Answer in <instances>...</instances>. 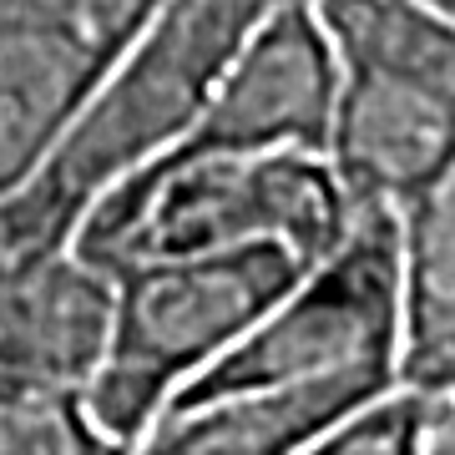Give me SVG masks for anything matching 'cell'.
I'll use <instances>...</instances> for the list:
<instances>
[{"instance_id":"obj_1","label":"cell","mask_w":455,"mask_h":455,"mask_svg":"<svg viewBox=\"0 0 455 455\" xmlns=\"http://www.w3.org/2000/svg\"><path fill=\"white\" fill-rule=\"evenodd\" d=\"M278 0H163L31 178L0 197V259L71 248L101 193L197 122L248 26Z\"/></svg>"},{"instance_id":"obj_2","label":"cell","mask_w":455,"mask_h":455,"mask_svg":"<svg viewBox=\"0 0 455 455\" xmlns=\"http://www.w3.org/2000/svg\"><path fill=\"white\" fill-rule=\"evenodd\" d=\"M355 208L329 157L304 147L152 157L86 208L71 248L101 274L243 243H283L314 263L344 238Z\"/></svg>"},{"instance_id":"obj_3","label":"cell","mask_w":455,"mask_h":455,"mask_svg":"<svg viewBox=\"0 0 455 455\" xmlns=\"http://www.w3.org/2000/svg\"><path fill=\"white\" fill-rule=\"evenodd\" d=\"M309 263L283 243H243L197 259L112 268V324L82 420L101 451H142L172 395L208 370Z\"/></svg>"},{"instance_id":"obj_4","label":"cell","mask_w":455,"mask_h":455,"mask_svg":"<svg viewBox=\"0 0 455 455\" xmlns=\"http://www.w3.org/2000/svg\"><path fill=\"white\" fill-rule=\"evenodd\" d=\"M349 364H390L395 370L390 203H359L339 243L319 253L309 268H299L289 289L208 370H197L172 395V405H197V400L283 385V379H309V374L349 370Z\"/></svg>"},{"instance_id":"obj_5","label":"cell","mask_w":455,"mask_h":455,"mask_svg":"<svg viewBox=\"0 0 455 455\" xmlns=\"http://www.w3.org/2000/svg\"><path fill=\"white\" fill-rule=\"evenodd\" d=\"M163 0H0V197L31 178Z\"/></svg>"},{"instance_id":"obj_6","label":"cell","mask_w":455,"mask_h":455,"mask_svg":"<svg viewBox=\"0 0 455 455\" xmlns=\"http://www.w3.org/2000/svg\"><path fill=\"white\" fill-rule=\"evenodd\" d=\"M334 97H339V61L329 51L314 5L278 0L248 26L238 51L228 56L223 76L212 82L197 122L163 157L274 152V147L324 152Z\"/></svg>"},{"instance_id":"obj_7","label":"cell","mask_w":455,"mask_h":455,"mask_svg":"<svg viewBox=\"0 0 455 455\" xmlns=\"http://www.w3.org/2000/svg\"><path fill=\"white\" fill-rule=\"evenodd\" d=\"M107 324L112 278L76 248L0 259V395L76 405L101 359Z\"/></svg>"},{"instance_id":"obj_8","label":"cell","mask_w":455,"mask_h":455,"mask_svg":"<svg viewBox=\"0 0 455 455\" xmlns=\"http://www.w3.org/2000/svg\"><path fill=\"white\" fill-rule=\"evenodd\" d=\"M349 203H400L455 178V86L400 71H339L324 147Z\"/></svg>"},{"instance_id":"obj_9","label":"cell","mask_w":455,"mask_h":455,"mask_svg":"<svg viewBox=\"0 0 455 455\" xmlns=\"http://www.w3.org/2000/svg\"><path fill=\"white\" fill-rule=\"evenodd\" d=\"M395 385L390 364H349V370L283 379L259 390H233L197 405H172L147 430V455H299L314 451L334 420L359 400Z\"/></svg>"},{"instance_id":"obj_10","label":"cell","mask_w":455,"mask_h":455,"mask_svg":"<svg viewBox=\"0 0 455 455\" xmlns=\"http://www.w3.org/2000/svg\"><path fill=\"white\" fill-rule=\"evenodd\" d=\"M395 379L455 390V178L395 203Z\"/></svg>"},{"instance_id":"obj_11","label":"cell","mask_w":455,"mask_h":455,"mask_svg":"<svg viewBox=\"0 0 455 455\" xmlns=\"http://www.w3.org/2000/svg\"><path fill=\"white\" fill-rule=\"evenodd\" d=\"M339 71H400L455 86V11L435 0H309Z\"/></svg>"},{"instance_id":"obj_12","label":"cell","mask_w":455,"mask_h":455,"mask_svg":"<svg viewBox=\"0 0 455 455\" xmlns=\"http://www.w3.org/2000/svg\"><path fill=\"white\" fill-rule=\"evenodd\" d=\"M455 390L395 379L324 430L314 455H445L455 445Z\"/></svg>"},{"instance_id":"obj_13","label":"cell","mask_w":455,"mask_h":455,"mask_svg":"<svg viewBox=\"0 0 455 455\" xmlns=\"http://www.w3.org/2000/svg\"><path fill=\"white\" fill-rule=\"evenodd\" d=\"M92 455L101 451L76 405L5 400L0 395V455Z\"/></svg>"},{"instance_id":"obj_14","label":"cell","mask_w":455,"mask_h":455,"mask_svg":"<svg viewBox=\"0 0 455 455\" xmlns=\"http://www.w3.org/2000/svg\"><path fill=\"white\" fill-rule=\"evenodd\" d=\"M435 5H445V11H455V0H435Z\"/></svg>"}]
</instances>
